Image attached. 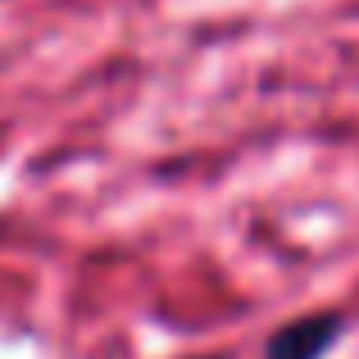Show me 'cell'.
Returning a JSON list of instances; mask_svg holds the SVG:
<instances>
[{
  "mask_svg": "<svg viewBox=\"0 0 359 359\" xmlns=\"http://www.w3.org/2000/svg\"><path fill=\"white\" fill-rule=\"evenodd\" d=\"M341 332L332 314H314V318H296L287 323L278 337L269 341V359H318L332 346V337Z\"/></svg>",
  "mask_w": 359,
  "mask_h": 359,
  "instance_id": "6da1fadb",
  "label": "cell"
}]
</instances>
